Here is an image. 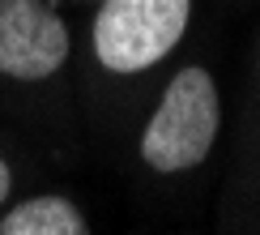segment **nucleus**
Listing matches in <instances>:
<instances>
[{
  "label": "nucleus",
  "instance_id": "obj_1",
  "mask_svg": "<svg viewBox=\"0 0 260 235\" xmlns=\"http://www.w3.org/2000/svg\"><path fill=\"white\" fill-rule=\"evenodd\" d=\"M218 85L205 69H183L167 85L154 120L141 137V158L154 171H188L209 154L218 137Z\"/></svg>",
  "mask_w": 260,
  "mask_h": 235
},
{
  "label": "nucleus",
  "instance_id": "obj_2",
  "mask_svg": "<svg viewBox=\"0 0 260 235\" xmlns=\"http://www.w3.org/2000/svg\"><path fill=\"white\" fill-rule=\"evenodd\" d=\"M192 0H103L94 17V56L111 73H141L188 30Z\"/></svg>",
  "mask_w": 260,
  "mask_h": 235
},
{
  "label": "nucleus",
  "instance_id": "obj_4",
  "mask_svg": "<svg viewBox=\"0 0 260 235\" xmlns=\"http://www.w3.org/2000/svg\"><path fill=\"white\" fill-rule=\"evenodd\" d=\"M0 235H90V227L69 197H30L5 214Z\"/></svg>",
  "mask_w": 260,
  "mask_h": 235
},
{
  "label": "nucleus",
  "instance_id": "obj_3",
  "mask_svg": "<svg viewBox=\"0 0 260 235\" xmlns=\"http://www.w3.org/2000/svg\"><path fill=\"white\" fill-rule=\"evenodd\" d=\"M69 60V26L39 0H0V73L43 81Z\"/></svg>",
  "mask_w": 260,
  "mask_h": 235
},
{
  "label": "nucleus",
  "instance_id": "obj_5",
  "mask_svg": "<svg viewBox=\"0 0 260 235\" xmlns=\"http://www.w3.org/2000/svg\"><path fill=\"white\" fill-rule=\"evenodd\" d=\"M9 188H13V175H9V163H5V158H0V205H5Z\"/></svg>",
  "mask_w": 260,
  "mask_h": 235
}]
</instances>
